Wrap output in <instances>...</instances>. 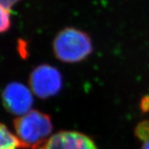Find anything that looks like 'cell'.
<instances>
[{
    "instance_id": "obj_8",
    "label": "cell",
    "mask_w": 149,
    "mask_h": 149,
    "mask_svg": "<svg viewBox=\"0 0 149 149\" xmlns=\"http://www.w3.org/2000/svg\"><path fill=\"white\" fill-rule=\"evenodd\" d=\"M11 26V13L9 8L0 4V33H5Z\"/></svg>"
},
{
    "instance_id": "obj_2",
    "label": "cell",
    "mask_w": 149,
    "mask_h": 149,
    "mask_svg": "<svg viewBox=\"0 0 149 149\" xmlns=\"http://www.w3.org/2000/svg\"><path fill=\"white\" fill-rule=\"evenodd\" d=\"M53 51L57 59L63 63H78L90 55L92 43L87 33L75 28H65L56 37Z\"/></svg>"
},
{
    "instance_id": "obj_9",
    "label": "cell",
    "mask_w": 149,
    "mask_h": 149,
    "mask_svg": "<svg viewBox=\"0 0 149 149\" xmlns=\"http://www.w3.org/2000/svg\"><path fill=\"white\" fill-rule=\"evenodd\" d=\"M20 1L21 0H0V4L10 9V8H12Z\"/></svg>"
},
{
    "instance_id": "obj_7",
    "label": "cell",
    "mask_w": 149,
    "mask_h": 149,
    "mask_svg": "<svg viewBox=\"0 0 149 149\" xmlns=\"http://www.w3.org/2000/svg\"><path fill=\"white\" fill-rule=\"evenodd\" d=\"M135 134L142 142L141 149H149V121L145 120L138 124L135 128Z\"/></svg>"
},
{
    "instance_id": "obj_5",
    "label": "cell",
    "mask_w": 149,
    "mask_h": 149,
    "mask_svg": "<svg viewBox=\"0 0 149 149\" xmlns=\"http://www.w3.org/2000/svg\"><path fill=\"white\" fill-rule=\"evenodd\" d=\"M36 149H97L94 141L80 132L63 131L49 138Z\"/></svg>"
},
{
    "instance_id": "obj_6",
    "label": "cell",
    "mask_w": 149,
    "mask_h": 149,
    "mask_svg": "<svg viewBox=\"0 0 149 149\" xmlns=\"http://www.w3.org/2000/svg\"><path fill=\"white\" fill-rule=\"evenodd\" d=\"M20 148V143L15 135L7 126L0 123V149Z\"/></svg>"
},
{
    "instance_id": "obj_4",
    "label": "cell",
    "mask_w": 149,
    "mask_h": 149,
    "mask_svg": "<svg viewBox=\"0 0 149 149\" xmlns=\"http://www.w3.org/2000/svg\"><path fill=\"white\" fill-rule=\"evenodd\" d=\"M2 99L6 110L18 116L29 112L33 104L31 91L19 82L7 84L2 91Z\"/></svg>"
},
{
    "instance_id": "obj_3",
    "label": "cell",
    "mask_w": 149,
    "mask_h": 149,
    "mask_svg": "<svg viewBox=\"0 0 149 149\" xmlns=\"http://www.w3.org/2000/svg\"><path fill=\"white\" fill-rule=\"evenodd\" d=\"M32 91L40 98L53 97L60 91L63 79L59 71L49 65H40L32 71L29 79Z\"/></svg>"
},
{
    "instance_id": "obj_1",
    "label": "cell",
    "mask_w": 149,
    "mask_h": 149,
    "mask_svg": "<svg viewBox=\"0 0 149 149\" xmlns=\"http://www.w3.org/2000/svg\"><path fill=\"white\" fill-rule=\"evenodd\" d=\"M14 129L20 148L36 149L49 139L53 124L47 114L30 110L15 120Z\"/></svg>"
}]
</instances>
